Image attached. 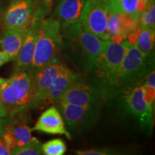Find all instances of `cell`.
<instances>
[{"label":"cell","instance_id":"7402d4cb","mask_svg":"<svg viewBox=\"0 0 155 155\" xmlns=\"http://www.w3.org/2000/svg\"><path fill=\"white\" fill-rule=\"evenodd\" d=\"M140 28H155V5L154 0H150L146 8L142 11L139 18Z\"/></svg>","mask_w":155,"mask_h":155},{"label":"cell","instance_id":"f546056e","mask_svg":"<svg viewBox=\"0 0 155 155\" xmlns=\"http://www.w3.org/2000/svg\"><path fill=\"white\" fill-rule=\"evenodd\" d=\"M104 2H105V4L106 5H111V4H114L115 2H117L120 1V0H104Z\"/></svg>","mask_w":155,"mask_h":155},{"label":"cell","instance_id":"4dcf8cb0","mask_svg":"<svg viewBox=\"0 0 155 155\" xmlns=\"http://www.w3.org/2000/svg\"><path fill=\"white\" fill-rule=\"evenodd\" d=\"M43 2H44L45 3H46L48 5H50V3H51V0H43Z\"/></svg>","mask_w":155,"mask_h":155},{"label":"cell","instance_id":"7c38bea8","mask_svg":"<svg viewBox=\"0 0 155 155\" xmlns=\"http://www.w3.org/2000/svg\"><path fill=\"white\" fill-rule=\"evenodd\" d=\"M139 27V18L131 15L114 12L108 9L107 32L110 40L121 42Z\"/></svg>","mask_w":155,"mask_h":155},{"label":"cell","instance_id":"d6986e66","mask_svg":"<svg viewBox=\"0 0 155 155\" xmlns=\"http://www.w3.org/2000/svg\"><path fill=\"white\" fill-rule=\"evenodd\" d=\"M5 129L12 136L16 143V147L25 146L36 139L32 136V129L23 124L8 122Z\"/></svg>","mask_w":155,"mask_h":155},{"label":"cell","instance_id":"83f0119b","mask_svg":"<svg viewBox=\"0 0 155 155\" xmlns=\"http://www.w3.org/2000/svg\"><path fill=\"white\" fill-rule=\"evenodd\" d=\"M7 116V111L6 109L5 104L2 102L1 98H0V118L6 117Z\"/></svg>","mask_w":155,"mask_h":155},{"label":"cell","instance_id":"1f68e13d","mask_svg":"<svg viewBox=\"0 0 155 155\" xmlns=\"http://www.w3.org/2000/svg\"><path fill=\"white\" fill-rule=\"evenodd\" d=\"M0 22H1V19H0Z\"/></svg>","mask_w":155,"mask_h":155},{"label":"cell","instance_id":"ba28073f","mask_svg":"<svg viewBox=\"0 0 155 155\" xmlns=\"http://www.w3.org/2000/svg\"><path fill=\"white\" fill-rule=\"evenodd\" d=\"M80 22L89 32L104 40H110L107 32L108 7L104 0H86Z\"/></svg>","mask_w":155,"mask_h":155},{"label":"cell","instance_id":"6da1fadb","mask_svg":"<svg viewBox=\"0 0 155 155\" xmlns=\"http://www.w3.org/2000/svg\"><path fill=\"white\" fill-rule=\"evenodd\" d=\"M61 53L77 71L89 74L104 52L106 40L87 31L80 21L61 26Z\"/></svg>","mask_w":155,"mask_h":155},{"label":"cell","instance_id":"603a6c76","mask_svg":"<svg viewBox=\"0 0 155 155\" xmlns=\"http://www.w3.org/2000/svg\"><path fill=\"white\" fill-rule=\"evenodd\" d=\"M41 143L35 139L29 144L23 147H16L12 151V154L15 155H40L42 154Z\"/></svg>","mask_w":155,"mask_h":155},{"label":"cell","instance_id":"ffe728a7","mask_svg":"<svg viewBox=\"0 0 155 155\" xmlns=\"http://www.w3.org/2000/svg\"><path fill=\"white\" fill-rule=\"evenodd\" d=\"M140 28V32L134 45L146 55H154L153 52L154 48V30L149 28Z\"/></svg>","mask_w":155,"mask_h":155},{"label":"cell","instance_id":"277c9868","mask_svg":"<svg viewBox=\"0 0 155 155\" xmlns=\"http://www.w3.org/2000/svg\"><path fill=\"white\" fill-rule=\"evenodd\" d=\"M61 39V22L57 19L45 18L38 27L33 60L28 70L32 76L58 58Z\"/></svg>","mask_w":155,"mask_h":155},{"label":"cell","instance_id":"e0dca14e","mask_svg":"<svg viewBox=\"0 0 155 155\" xmlns=\"http://www.w3.org/2000/svg\"><path fill=\"white\" fill-rule=\"evenodd\" d=\"M29 28H17L5 30L0 37V45L2 49L15 61L19 50L22 47Z\"/></svg>","mask_w":155,"mask_h":155},{"label":"cell","instance_id":"8992f818","mask_svg":"<svg viewBox=\"0 0 155 155\" xmlns=\"http://www.w3.org/2000/svg\"><path fill=\"white\" fill-rule=\"evenodd\" d=\"M49 7L38 0H12L3 14L4 30L29 28L35 20L45 18Z\"/></svg>","mask_w":155,"mask_h":155},{"label":"cell","instance_id":"52a82bcc","mask_svg":"<svg viewBox=\"0 0 155 155\" xmlns=\"http://www.w3.org/2000/svg\"><path fill=\"white\" fill-rule=\"evenodd\" d=\"M54 106L61 113L69 133H83L95 124L101 106L86 107L67 102H57Z\"/></svg>","mask_w":155,"mask_h":155},{"label":"cell","instance_id":"8fae6325","mask_svg":"<svg viewBox=\"0 0 155 155\" xmlns=\"http://www.w3.org/2000/svg\"><path fill=\"white\" fill-rule=\"evenodd\" d=\"M65 65L63 62L57 58L32 75L33 94L32 106L38 107L43 106L48 88Z\"/></svg>","mask_w":155,"mask_h":155},{"label":"cell","instance_id":"5b68a950","mask_svg":"<svg viewBox=\"0 0 155 155\" xmlns=\"http://www.w3.org/2000/svg\"><path fill=\"white\" fill-rule=\"evenodd\" d=\"M32 76L28 71L15 72L7 79L0 92V98L7 115H15L32 106Z\"/></svg>","mask_w":155,"mask_h":155},{"label":"cell","instance_id":"3957f363","mask_svg":"<svg viewBox=\"0 0 155 155\" xmlns=\"http://www.w3.org/2000/svg\"><path fill=\"white\" fill-rule=\"evenodd\" d=\"M154 55H147L134 44L128 48L114 80L111 98L122 95L154 70Z\"/></svg>","mask_w":155,"mask_h":155},{"label":"cell","instance_id":"2e32d148","mask_svg":"<svg viewBox=\"0 0 155 155\" xmlns=\"http://www.w3.org/2000/svg\"><path fill=\"white\" fill-rule=\"evenodd\" d=\"M85 2L86 0H60L54 12L55 19L61 22V26L78 22Z\"/></svg>","mask_w":155,"mask_h":155},{"label":"cell","instance_id":"f1b7e54d","mask_svg":"<svg viewBox=\"0 0 155 155\" xmlns=\"http://www.w3.org/2000/svg\"><path fill=\"white\" fill-rule=\"evenodd\" d=\"M6 81H7V79L2 78L0 77V92H1L2 89L4 86H5Z\"/></svg>","mask_w":155,"mask_h":155},{"label":"cell","instance_id":"9c48e42d","mask_svg":"<svg viewBox=\"0 0 155 155\" xmlns=\"http://www.w3.org/2000/svg\"><path fill=\"white\" fill-rule=\"evenodd\" d=\"M101 94L94 83H90L81 76L63 93L57 102L63 101L81 106L94 107L101 106Z\"/></svg>","mask_w":155,"mask_h":155},{"label":"cell","instance_id":"5bb4252c","mask_svg":"<svg viewBox=\"0 0 155 155\" xmlns=\"http://www.w3.org/2000/svg\"><path fill=\"white\" fill-rule=\"evenodd\" d=\"M81 76L78 73L72 71L65 65L48 88L43 106L49 104H55L63 93Z\"/></svg>","mask_w":155,"mask_h":155},{"label":"cell","instance_id":"484cf974","mask_svg":"<svg viewBox=\"0 0 155 155\" xmlns=\"http://www.w3.org/2000/svg\"><path fill=\"white\" fill-rule=\"evenodd\" d=\"M12 59L7 53H5L3 50L0 51V67L2 66L4 64H5L7 62L11 61Z\"/></svg>","mask_w":155,"mask_h":155},{"label":"cell","instance_id":"44dd1931","mask_svg":"<svg viewBox=\"0 0 155 155\" xmlns=\"http://www.w3.org/2000/svg\"><path fill=\"white\" fill-rule=\"evenodd\" d=\"M42 152L45 155H63L66 152L67 147L61 139H54L41 144Z\"/></svg>","mask_w":155,"mask_h":155},{"label":"cell","instance_id":"cb8c5ba5","mask_svg":"<svg viewBox=\"0 0 155 155\" xmlns=\"http://www.w3.org/2000/svg\"><path fill=\"white\" fill-rule=\"evenodd\" d=\"M77 154L79 155H112V154H121L119 150H113V149L106 148H96L86 150H78L76 152Z\"/></svg>","mask_w":155,"mask_h":155},{"label":"cell","instance_id":"9a60e30c","mask_svg":"<svg viewBox=\"0 0 155 155\" xmlns=\"http://www.w3.org/2000/svg\"><path fill=\"white\" fill-rule=\"evenodd\" d=\"M38 27L29 28L22 47L15 60V72H25L30 69L33 60Z\"/></svg>","mask_w":155,"mask_h":155},{"label":"cell","instance_id":"d4e9b609","mask_svg":"<svg viewBox=\"0 0 155 155\" xmlns=\"http://www.w3.org/2000/svg\"><path fill=\"white\" fill-rule=\"evenodd\" d=\"M11 150L7 147L2 137H0V155H10Z\"/></svg>","mask_w":155,"mask_h":155},{"label":"cell","instance_id":"4316f807","mask_svg":"<svg viewBox=\"0 0 155 155\" xmlns=\"http://www.w3.org/2000/svg\"><path fill=\"white\" fill-rule=\"evenodd\" d=\"M8 122V119H5V117L0 118V137L2 136L4 131H5L6 125H7Z\"/></svg>","mask_w":155,"mask_h":155},{"label":"cell","instance_id":"ac0fdd59","mask_svg":"<svg viewBox=\"0 0 155 155\" xmlns=\"http://www.w3.org/2000/svg\"><path fill=\"white\" fill-rule=\"evenodd\" d=\"M150 0H120L107 6L108 9L114 12L126 14L140 18V15L146 8Z\"/></svg>","mask_w":155,"mask_h":155},{"label":"cell","instance_id":"4fadbf2b","mask_svg":"<svg viewBox=\"0 0 155 155\" xmlns=\"http://www.w3.org/2000/svg\"><path fill=\"white\" fill-rule=\"evenodd\" d=\"M31 129L48 134L65 135L68 139H71V134L65 127L61 113L54 105L40 116L35 125Z\"/></svg>","mask_w":155,"mask_h":155},{"label":"cell","instance_id":"30bf717a","mask_svg":"<svg viewBox=\"0 0 155 155\" xmlns=\"http://www.w3.org/2000/svg\"><path fill=\"white\" fill-rule=\"evenodd\" d=\"M122 95L129 113L139 119L143 127L151 130L153 123V107L147 104L144 99L142 81L137 83Z\"/></svg>","mask_w":155,"mask_h":155},{"label":"cell","instance_id":"7a4b0ae2","mask_svg":"<svg viewBox=\"0 0 155 155\" xmlns=\"http://www.w3.org/2000/svg\"><path fill=\"white\" fill-rule=\"evenodd\" d=\"M130 45V42L127 39L121 42L106 40L104 52L96 66L88 74L93 83L99 90L103 99L109 100L111 98L114 80Z\"/></svg>","mask_w":155,"mask_h":155}]
</instances>
